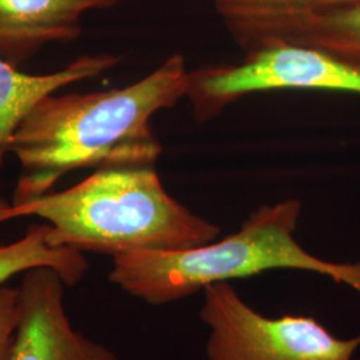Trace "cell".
Returning a JSON list of instances; mask_svg holds the SVG:
<instances>
[{
    "label": "cell",
    "mask_w": 360,
    "mask_h": 360,
    "mask_svg": "<svg viewBox=\"0 0 360 360\" xmlns=\"http://www.w3.org/2000/svg\"><path fill=\"white\" fill-rule=\"evenodd\" d=\"M188 83L184 58L172 55L127 87L44 98L11 142L20 165L13 205L51 193L58 180L80 168L155 165L162 146L151 119L186 98Z\"/></svg>",
    "instance_id": "1"
},
{
    "label": "cell",
    "mask_w": 360,
    "mask_h": 360,
    "mask_svg": "<svg viewBox=\"0 0 360 360\" xmlns=\"http://www.w3.org/2000/svg\"><path fill=\"white\" fill-rule=\"evenodd\" d=\"M25 217L49 221L52 247L112 257L187 250L217 240L220 232L166 191L155 165L96 168L68 190L13 205L3 221Z\"/></svg>",
    "instance_id": "2"
},
{
    "label": "cell",
    "mask_w": 360,
    "mask_h": 360,
    "mask_svg": "<svg viewBox=\"0 0 360 360\" xmlns=\"http://www.w3.org/2000/svg\"><path fill=\"white\" fill-rule=\"evenodd\" d=\"M302 214L297 199L259 207L242 229L223 240L180 251H136L112 257L110 282L143 302L162 306L211 284L255 276L264 271H309L346 284L360 296V262L333 263L296 242Z\"/></svg>",
    "instance_id": "3"
},
{
    "label": "cell",
    "mask_w": 360,
    "mask_h": 360,
    "mask_svg": "<svg viewBox=\"0 0 360 360\" xmlns=\"http://www.w3.org/2000/svg\"><path fill=\"white\" fill-rule=\"evenodd\" d=\"M276 90L360 95V65L312 46L282 41L247 53L238 65L190 71L186 98L196 122H207L245 95Z\"/></svg>",
    "instance_id": "4"
},
{
    "label": "cell",
    "mask_w": 360,
    "mask_h": 360,
    "mask_svg": "<svg viewBox=\"0 0 360 360\" xmlns=\"http://www.w3.org/2000/svg\"><path fill=\"white\" fill-rule=\"evenodd\" d=\"M200 319L208 360H352L360 334L339 339L309 316L267 318L229 282L207 285Z\"/></svg>",
    "instance_id": "5"
},
{
    "label": "cell",
    "mask_w": 360,
    "mask_h": 360,
    "mask_svg": "<svg viewBox=\"0 0 360 360\" xmlns=\"http://www.w3.org/2000/svg\"><path fill=\"white\" fill-rule=\"evenodd\" d=\"M22 275L10 360H117L110 348L71 326L63 300L67 285L58 271L37 267Z\"/></svg>",
    "instance_id": "6"
},
{
    "label": "cell",
    "mask_w": 360,
    "mask_h": 360,
    "mask_svg": "<svg viewBox=\"0 0 360 360\" xmlns=\"http://www.w3.org/2000/svg\"><path fill=\"white\" fill-rule=\"evenodd\" d=\"M120 0H0V58L19 67L51 41L82 34V16Z\"/></svg>",
    "instance_id": "7"
},
{
    "label": "cell",
    "mask_w": 360,
    "mask_h": 360,
    "mask_svg": "<svg viewBox=\"0 0 360 360\" xmlns=\"http://www.w3.org/2000/svg\"><path fill=\"white\" fill-rule=\"evenodd\" d=\"M111 53L83 55L72 63L46 75H30L0 58V167L10 154L13 135L27 115L55 91L98 77L115 67Z\"/></svg>",
    "instance_id": "8"
},
{
    "label": "cell",
    "mask_w": 360,
    "mask_h": 360,
    "mask_svg": "<svg viewBox=\"0 0 360 360\" xmlns=\"http://www.w3.org/2000/svg\"><path fill=\"white\" fill-rule=\"evenodd\" d=\"M223 23L247 53L276 43H299L315 13L309 0H212Z\"/></svg>",
    "instance_id": "9"
},
{
    "label": "cell",
    "mask_w": 360,
    "mask_h": 360,
    "mask_svg": "<svg viewBox=\"0 0 360 360\" xmlns=\"http://www.w3.org/2000/svg\"><path fill=\"white\" fill-rule=\"evenodd\" d=\"M49 224H32L25 236L0 247V285L15 275L37 267L58 271L67 287L77 285L89 270L83 252L68 247H52L47 242Z\"/></svg>",
    "instance_id": "10"
},
{
    "label": "cell",
    "mask_w": 360,
    "mask_h": 360,
    "mask_svg": "<svg viewBox=\"0 0 360 360\" xmlns=\"http://www.w3.org/2000/svg\"><path fill=\"white\" fill-rule=\"evenodd\" d=\"M297 44L312 46L360 65V6L315 13Z\"/></svg>",
    "instance_id": "11"
},
{
    "label": "cell",
    "mask_w": 360,
    "mask_h": 360,
    "mask_svg": "<svg viewBox=\"0 0 360 360\" xmlns=\"http://www.w3.org/2000/svg\"><path fill=\"white\" fill-rule=\"evenodd\" d=\"M19 319L18 288L0 285V360H10L13 355L16 327Z\"/></svg>",
    "instance_id": "12"
},
{
    "label": "cell",
    "mask_w": 360,
    "mask_h": 360,
    "mask_svg": "<svg viewBox=\"0 0 360 360\" xmlns=\"http://www.w3.org/2000/svg\"><path fill=\"white\" fill-rule=\"evenodd\" d=\"M315 13H331L360 6V0H309Z\"/></svg>",
    "instance_id": "13"
},
{
    "label": "cell",
    "mask_w": 360,
    "mask_h": 360,
    "mask_svg": "<svg viewBox=\"0 0 360 360\" xmlns=\"http://www.w3.org/2000/svg\"><path fill=\"white\" fill-rule=\"evenodd\" d=\"M11 206H13V202L7 200L4 196L0 195V223H3V215H4V212Z\"/></svg>",
    "instance_id": "14"
}]
</instances>
